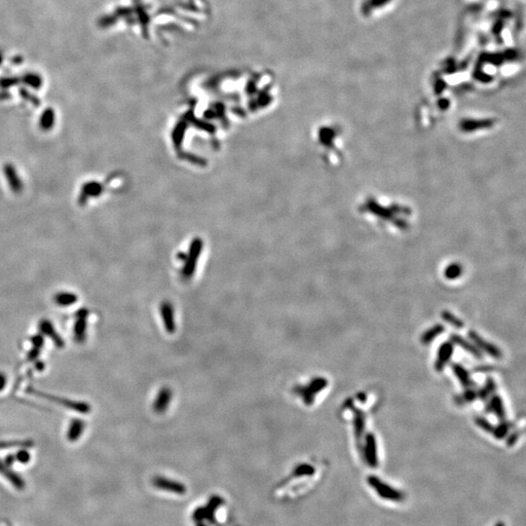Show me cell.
<instances>
[{
  "instance_id": "6da1fadb",
  "label": "cell",
  "mask_w": 526,
  "mask_h": 526,
  "mask_svg": "<svg viewBox=\"0 0 526 526\" xmlns=\"http://www.w3.org/2000/svg\"><path fill=\"white\" fill-rule=\"evenodd\" d=\"M327 386L328 380L323 377H316L306 385H296L294 388V393L301 398L307 406H310L314 404L316 396Z\"/></svg>"
},
{
  "instance_id": "7a4b0ae2",
  "label": "cell",
  "mask_w": 526,
  "mask_h": 526,
  "mask_svg": "<svg viewBox=\"0 0 526 526\" xmlns=\"http://www.w3.org/2000/svg\"><path fill=\"white\" fill-rule=\"evenodd\" d=\"M26 392L28 394H30V395L37 396V397H39L41 399L47 400V401H50V402H52L54 404H59L61 406L66 407V408L72 409V410H75V411L80 412V413L86 414V413L91 411V406L87 403H84V402H78V401L63 399V398L58 397V396H54V395H50V394L44 393V392L38 391V390L33 389V388H27Z\"/></svg>"
},
{
  "instance_id": "3957f363",
  "label": "cell",
  "mask_w": 526,
  "mask_h": 526,
  "mask_svg": "<svg viewBox=\"0 0 526 526\" xmlns=\"http://www.w3.org/2000/svg\"><path fill=\"white\" fill-rule=\"evenodd\" d=\"M367 483L376 491L381 498L390 501L400 502L403 500L404 495L399 490L393 488L380 478L375 476H369L367 477Z\"/></svg>"
},
{
  "instance_id": "277c9868",
  "label": "cell",
  "mask_w": 526,
  "mask_h": 526,
  "mask_svg": "<svg viewBox=\"0 0 526 526\" xmlns=\"http://www.w3.org/2000/svg\"><path fill=\"white\" fill-rule=\"evenodd\" d=\"M468 335H469L470 339L472 340V342L474 343L481 352H485L486 354H488L495 359H501L502 356H503L502 351L496 345L485 340L475 331H469Z\"/></svg>"
},
{
  "instance_id": "5b68a950",
  "label": "cell",
  "mask_w": 526,
  "mask_h": 526,
  "mask_svg": "<svg viewBox=\"0 0 526 526\" xmlns=\"http://www.w3.org/2000/svg\"><path fill=\"white\" fill-rule=\"evenodd\" d=\"M3 172L11 191L16 194L21 193L24 190V183L15 166L11 163H6L3 166Z\"/></svg>"
},
{
  "instance_id": "8992f818",
  "label": "cell",
  "mask_w": 526,
  "mask_h": 526,
  "mask_svg": "<svg viewBox=\"0 0 526 526\" xmlns=\"http://www.w3.org/2000/svg\"><path fill=\"white\" fill-rule=\"evenodd\" d=\"M89 316V311L82 308L77 311L76 322L74 324V337L75 341L79 344L84 342L87 338V318Z\"/></svg>"
},
{
  "instance_id": "52a82bcc",
  "label": "cell",
  "mask_w": 526,
  "mask_h": 526,
  "mask_svg": "<svg viewBox=\"0 0 526 526\" xmlns=\"http://www.w3.org/2000/svg\"><path fill=\"white\" fill-rule=\"evenodd\" d=\"M103 191L102 184L96 181L87 182L83 184L81 188V192L78 198V202L80 206H85L89 199L91 198H97L100 195Z\"/></svg>"
},
{
  "instance_id": "ba28073f",
  "label": "cell",
  "mask_w": 526,
  "mask_h": 526,
  "mask_svg": "<svg viewBox=\"0 0 526 526\" xmlns=\"http://www.w3.org/2000/svg\"><path fill=\"white\" fill-rule=\"evenodd\" d=\"M365 457L367 464L371 468H376L378 466L377 444L374 435L371 433H368L365 438Z\"/></svg>"
},
{
  "instance_id": "9c48e42d",
  "label": "cell",
  "mask_w": 526,
  "mask_h": 526,
  "mask_svg": "<svg viewBox=\"0 0 526 526\" xmlns=\"http://www.w3.org/2000/svg\"><path fill=\"white\" fill-rule=\"evenodd\" d=\"M454 345L452 342L442 343L439 348L437 360L435 363V368L437 371H441L452 358Z\"/></svg>"
},
{
  "instance_id": "30bf717a",
  "label": "cell",
  "mask_w": 526,
  "mask_h": 526,
  "mask_svg": "<svg viewBox=\"0 0 526 526\" xmlns=\"http://www.w3.org/2000/svg\"><path fill=\"white\" fill-rule=\"evenodd\" d=\"M172 400V392L170 388L164 387L159 390L155 401L153 403V409L157 413L165 412L171 404Z\"/></svg>"
},
{
  "instance_id": "8fae6325",
  "label": "cell",
  "mask_w": 526,
  "mask_h": 526,
  "mask_svg": "<svg viewBox=\"0 0 526 526\" xmlns=\"http://www.w3.org/2000/svg\"><path fill=\"white\" fill-rule=\"evenodd\" d=\"M450 340L453 343V345H456V346L460 347L461 349L465 350L467 353L474 356L477 360H481L483 358L481 351L477 348V346L474 343L468 341L467 339H465L464 337H462L461 335L452 333L450 335Z\"/></svg>"
},
{
  "instance_id": "7c38bea8",
  "label": "cell",
  "mask_w": 526,
  "mask_h": 526,
  "mask_svg": "<svg viewBox=\"0 0 526 526\" xmlns=\"http://www.w3.org/2000/svg\"><path fill=\"white\" fill-rule=\"evenodd\" d=\"M160 311L165 330L169 333H173L177 330L173 307L170 302H164L161 305Z\"/></svg>"
},
{
  "instance_id": "4fadbf2b",
  "label": "cell",
  "mask_w": 526,
  "mask_h": 526,
  "mask_svg": "<svg viewBox=\"0 0 526 526\" xmlns=\"http://www.w3.org/2000/svg\"><path fill=\"white\" fill-rule=\"evenodd\" d=\"M39 330H40L42 334H44L45 336L51 338L57 347L61 348V347L64 346L63 339L60 336V334L56 331L53 324L50 321H48L47 319H44V320H42L39 323Z\"/></svg>"
},
{
  "instance_id": "5bb4252c",
  "label": "cell",
  "mask_w": 526,
  "mask_h": 526,
  "mask_svg": "<svg viewBox=\"0 0 526 526\" xmlns=\"http://www.w3.org/2000/svg\"><path fill=\"white\" fill-rule=\"evenodd\" d=\"M352 410H353V426H354V435H355L356 440L360 441L363 440L364 438V435H365V431H366V416L364 411H362L361 409L357 408L352 406Z\"/></svg>"
},
{
  "instance_id": "9a60e30c",
  "label": "cell",
  "mask_w": 526,
  "mask_h": 526,
  "mask_svg": "<svg viewBox=\"0 0 526 526\" xmlns=\"http://www.w3.org/2000/svg\"><path fill=\"white\" fill-rule=\"evenodd\" d=\"M451 368H452L453 373L455 374V376L457 377V379L459 380L460 384L464 388L470 389V388L476 387V383L472 378L471 373L462 365H460V364H452Z\"/></svg>"
},
{
  "instance_id": "2e32d148",
  "label": "cell",
  "mask_w": 526,
  "mask_h": 526,
  "mask_svg": "<svg viewBox=\"0 0 526 526\" xmlns=\"http://www.w3.org/2000/svg\"><path fill=\"white\" fill-rule=\"evenodd\" d=\"M486 403H488V405L486 407L487 411L494 413L500 421L506 420V409L500 396L494 394L493 396H491V398Z\"/></svg>"
},
{
  "instance_id": "e0dca14e",
  "label": "cell",
  "mask_w": 526,
  "mask_h": 526,
  "mask_svg": "<svg viewBox=\"0 0 526 526\" xmlns=\"http://www.w3.org/2000/svg\"><path fill=\"white\" fill-rule=\"evenodd\" d=\"M85 422L83 420L78 419V418L73 419L69 424L67 434H66L67 440L69 441H78L80 439V437L83 435V433L85 431Z\"/></svg>"
},
{
  "instance_id": "ac0fdd59",
  "label": "cell",
  "mask_w": 526,
  "mask_h": 526,
  "mask_svg": "<svg viewBox=\"0 0 526 526\" xmlns=\"http://www.w3.org/2000/svg\"><path fill=\"white\" fill-rule=\"evenodd\" d=\"M77 300H78L77 294L69 293V292H61V293L55 294V296H54L55 303L61 307H68V306L74 305V303L77 302Z\"/></svg>"
},
{
  "instance_id": "d6986e66",
  "label": "cell",
  "mask_w": 526,
  "mask_h": 526,
  "mask_svg": "<svg viewBox=\"0 0 526 526\" xmlns=\"http://www.w3.org/2000/svg\"><path fill=\"white\" fill-rule=\"evenodd\" d=\"M55 121H56L55 112L52 109H47L40 116L39 127H40V129L42 131L48 132V131L52 130L54 128Z\"/></svg>"
},
{
  "instance_id": "ffe728a7",
  "label": "cell",
  "mask_w": 526,
  "mask_h": 526,
  "mask_svg": "<svg viewBox=\"0 0 526 526\" xmlns=\"http://www.w3.org/2000/svg\"><path fill=\"white\" fill-rule=\"evenodd\" d=\"M444 326H442L441 324H438V325H435L434 327L430 328L429 330L426 331H424L421 335V343L424 344V345H428L432 341H434L440 334H441L443 331H444Z\"/></svg>"
},
{
  "instance_id": "44dd1931",
  "label": "cell",
  "mask_w": 526,
  "mask_h": 526,
  "mask_svg": "<svg viewBox=\"0 0 526 526\" xmlns=\"http://www.w3.org/2000/svg\"><path fill=\"white\" fill-rule=\"evenodd\" d=\"M495 391H496V383L491 377H488L485 381L484 386L481 389H479V391H477V399H480L483 402H487L491 398V396H493L495 394Z\"/></svg>"
},
{
  "instance_id": "7402d4cb",
  "label": "cell",
  "mask_w": 526,
  "mask_h": 526,
  "mask_svg": "<svg viewBox=\"0 0 526 526\" xmlns=\"http://www.w3.org/2000/svg\"><path fill=\"white\" fill-rule=\"evenodd\" d=\"M0 474H2L4 477H7L16 487H18V488L24 487L25 483H24L23 479L17 474L12 472L11 470H9L7 465L4 464L2 461H0Z\"/></svg>"
},
{
  "instance_id": "603a6c76",
  "label": "cell",
  "mask_w": 526,
  "mask_h": 526,
  "mask_svg": "<svg viewBox=\"0 0 526 526\" xmlns=\"http://www.w3.org/2000/svg\"><path fill=\"white\" fill-rule=\"evenodd\" d=\"M512 427H513V424L511 422H509L507 420H503L498 426L494 427L492 435L494 436V438H496L498 440H502L508 436Z\"/></svg>"
},
{
  "instance_id": "cb8c5ba5",
  "label": "cell",
  "mask_w": 526,
  "mask_h": 526,
  "mask_svg": "<svg viewBox=\"0 0 526 526\" xmlns=\"http://www.w3.org/2000/svg\"><path fill=\"white\" fill-rule=\"evenodd\" d=\"M477 399V391H476L474 388H470V389H466V391L462 395L456 397L455 402L458 404H470V403L475 402Z\"/></svg>"
},
{
  "instance_id": "d4e9b609",
  "label": "cell",
  "mask_w": 526,
  "mask_h": 526,
  "mask_svg": "<svg viewBox=\"0 0 526 526\" xmlns=\"http://www.w3.org/2000/svg\"><path fill=\"white\" fill-rule=\"evenodd\" d=\"M441 318L449 325H451L455 329H462L464 327V322L457 316H455L450 311L444 310L441 312Z\"/></svg>"
},
{
  "instance_id": "484cf974",
  "label": "cell",
  "mask_w": 526,
  "mask_h": 526,
  "mask_svg": "<svg viewBox=\"0 0 526 526\" xmlns=\"http://www.w3.org/2000/svg\"><path fill=\"white\" fill-rule=\"evenodd\" d=\"M155 484L158 486V487H162V488H168V489L176 490V492H180V493H184V486H183L182 484H179V483H174V482H171L167 479H164V478H161L158 477L155 479Z\"/></svg>"
},
{
  "instance_id": "4316f807",
  "label": "cell",
  "mask_w": 526,
  "mask_h": 526,
  "mask_svg": "<svg viewBox=\"0 0 526 526\" xmlns=\"http://www.w3.org/2000/svg\"><path fill=\"white\" fill-rule=\"evenodd\" d=\"M33 442L29 440L24 441H0V449L9 448V447H31Z\"/></svg>"
},
{
  "instance_id": "83f0119b",
  "label": "cell",
  "mask_w": 526,
  "mask_h": 526,
  "mask_svg": "<svg viewBox=\"0 0 526 526\" xmlns=\"http://www.w3.org/2000/svg\"><path fill=\"white\" fill-rule=\"evenodd\" d=\"M461 274H462V268L458 264H451L444 271L445 278L449 279V280H454V279L458 278Z\"/></svg>"
},
{
  "instance_id": "f1b7e54d",
  "label": "cell",
  "mask_w": 526,
  "mask_h": 526,
  "mask_svg": "<svg viewBox=\"0 0 526 526\" xmlns=\"http://www.w3.org/2000/svg\"><path fill=\"white\" fill-rule=\"evenodd\" d=\"M475 423L477 424V427H479L481 430H483L484 432L489 433V434L493 433L494 426L490 423L486 418L481 417V416H477V417H476V419H475Z\"/></svg>"
},
{
  "instance_id": "f546056e",
  "label": "cell",
  "mask_w": 526,
  "mask_h": 526,
  "mask_svg": "<svg viewBox=\"0 0 526 526\" xmlns=\"http://www.w3.org/2000/svg\"><path fill=\"white\" fill-rule=\"evenodd\" d=\"M315 473V469L311 465H308V464H302V465H299L296 470H295V474L297 476H302V475H313Z\"/></svg>"
},
{
  "instance_id": "4dcf8cb0",
  "label": "cell",
  "mask_w": 526,
  "mask_h": 526,
  "mask_svg": "<svg viewBox=\"0 0 526 526\" xmlns=\"http://www.w3.org/2000/svg\"><path fill=\"white\" fill-rule=\"evenodd\" d=\"M31 343H32V346H33L32 348L33 349H37V350L40 351L41 347L44 344V338H43V336L41 334H37V335H34L31 338Z\"/></svg>"
},
{
  "instance_id": "1f68e13d",
  "label": "cell",
  "mask_w": 526,
  "mask_h": 526,
  "mask_svg": "<svg viewBox=\"0 0 526 526\" xmlns=\"http://www.w3.org/2000/svg\"><path fill=\"white\" fill-rule=\"evenodd\" d=\"M520 434H521V432H519V431H515L514 433L510 434V435L508 436V439H507V444H508V446H513V445H514L515 442L518 441Z\"/></svg>"
},
{
  "instance_id": "d6a6232c",
  "label": "cell",
  "mask_w": 526,
  "mask_h": 526,
  "mask_svg": "<svg viewBox=\"0 0 526 526\" xmlns=\"http://www.w3.org/2000/svg\"><path fill=\"white\" fill-rule=\"evenodd\" d=\"M29 458H30V455L28 451L26 452L25 450H21L20 452L17 454V461L21 462V463H27L29 461Z\"/></svg>"
},
{
  "instance_id": "836d02e7",
  "label": "cell",
  "mask_w": 526,
  "mask_h": 526,
  "mask_svg": "<svg viewBox=\"0 0 526 526\" xmlns=\"http://www.w3.org/2000/svg\"><path fill=\"white\" fill-rule=\"evenodd\" d=\"M7 384V377L6 375L0 371V392L3 391V389L6 387Z\"/></svg>"
},
{
  "instance_id": "e575fe53",
  "label": "cell",
  "mask_w": 526,
  "mask_h": 526,
  "mask_svg": "<svg viewBox=\"0 0 526 526\" xmlns=\"http://www.w3.org/2000/svg\"><path fill=\"white\" fill-rule=\"evenodd\" d=\"M495 526H505V523H504V522H499V523H497Z\"/></svg>"
}]
</instances>
